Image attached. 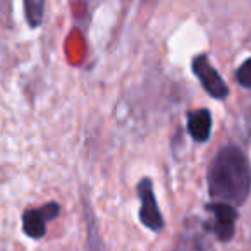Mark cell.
I'll return each mask as SVG.
<instances>
[{"label":"cell","instance_id":"obj_1","mask_svg":"<svg viewBox=\"0 0 251 251\" xmlns=\"http://www.w3.org/2000/svg\"><path fill=\"white\" fill-rule=\"evenodd\" d=\"M251 188L250 162L237 147H224L208 169L210 196L219 203L239 205Z\"/></svg>","mask_w":251,"mask_h":251},{"label":"cell","instance_id":"obj_2","mask_svg":"<svg viewBox=\"0 0 251 251\" xmlns=\"http://www.w3.org/2000/svg\"><path fill=\"white\" fill-rule=\"evenodd\" d=\"M138 195H140L141 208H140V220L145 227H148L153 232H158L164 227V217L158 210L157 200H155L153 184L150 179H143L138 184Z\"/></svg>","mask_w":251,"mask_h":251},{"label":"cell","instance_id":"obj_3","mask_svg":"<svg viewBox=\"0 0 251 251\" xmlns=\"http://www.w3.org/2000/svg\"><path fill=\"white\" fill-rule=\"evenodd\" d=\"M206 212L212 215V232L219 241H229L234 236L236 230V219L237 212L234 206L227 205V203H210L206 205Z\"/></svg>","mask_w":251,"mask_h":251},{"label":"cell","instance_id":"obj_4","mask_svg":"<svg viewBox=\"0 0 251 251\" xmlns=\"http://www.w3.org/2000/svg\"><path fill=\"white\" fill-rule=\"evenodd\" d=\"M193 73L195 76L201 81L203 88L206 90V93L212 95L217 100H222L229 95V88L224 83V79L220 77V74L213 69V66L208 62L205 55H198L193 60Z\"/></svg>","mask_w":251,"mask_h":251},{"label":"cell","instance_id":"obj_5","mask_svg":"<svg viewBox=\"0 0 251 251\" xmlns=\"http://www.w3.org/2000/svg\"><path fill=\"white\" fill-rule=\"evenodd\" d=\"M59 205L57 203H47L42 208H29L23 213V230L31 239H40L45 236L47 222L53 220L59 215Z\"/></svg>","mask_w":251,"mask_h":251},{"label":"cell","instance_id":"obj_6","mask_svg":"<svg viewBox=\"0 0 251 251\" xmlns=\"http://www.w3.org/2000/svg\"><path fill=\"white\" fill-rule=\"evenodd\" d=\"M188 131L195 141H206L212 131V115L206 108H198L188 114Z\"/></svg>","mask_w":251,"mask_h":251},{"label":"cell","instance_id":"obj_7","mask_svg":"<svg viewBox=\"0 0 251 251\" xmlns=\"http://www.w3.org/2000/svg\"><path fill=\"white\" fill-rule=\"evenodd\" d=\"M43 9H45V2H42V0H26L25 2L26 19H28L31 28H36L38 25H42Z\"/></svg>","mask_w":251,"mask_h":251},{"label":"cell","instance_id":"obj_8","mask_svg":"<svg viewBox=\"0 0 251 251\" xmlns=\"http://www.w3.org/2000/svg\"><path fill=\"white\" fill-rule=\"evenodd\" d=\"M236 77H237V81H239L241 86L251 88V59L244 60V62L241 64L239 69H237Z\"/></svg>","mask_w":251,"mask_h":251}]
</instances>
